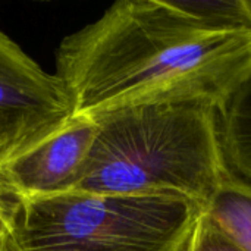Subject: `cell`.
Returning a JSON list of instances; mask_svg holds the SVG:
<instances>
[{
  "mask_svg": "<svg viewBox=\"0 0 251 251\" xmlns=\"http://www.w3.org/2000/svg\"><path fill=\"white\" fill-rule=\"evenodd\" d=\"M72 116L157 99L221 103L251 74V32L215 31L174 0H121L56 49Z\"/></svg>",
  "mask_w": 251,
  "mask_h": 251,
  "instance_id": "obj_1",
  "label": "cell"
},
{
  "mask_svg": "<svg viewBox=\"0 0 251 251\" xmlns=\"http://www.w3.org/2000/svg\"><path fill=\"white\" fill-rule=\"evenodd\" d=\"M91 119L96 137L72 191L166 193L203 207L229 172L212 100L157 99Z\"/></svg>",
  "mask_w": 251,
  "mask_h": 251,
  "instance_id": "obj_2",
  "label": "cell"
},
{
  "mask_svg": "<svg viewBox=\"0 0 251 251\" xmlns=\"http://www.w3.org/2000/svg\"><path fill=\"white\" fill-rule=\"evenodd\" d=\"M203 207L166 193L66 191L16 201L10 251H185Z\"/></svg>",
  "mask_w": 251,
  "mask_h": 251,
  "instance_id": "obj_3",
  "label": "cell"
},
{
  "mask_svg": "<svg viewBox=\"0 0 251 251\" xmlns=\"http://www.w3.org/2000/svg\"><path fill=\"white\" fill-rule=\"evenodd\" d=\"M71 118V99L59 76L0 29V159L40 141Z\"/></svg>",
  "mask_w": 251,
  "mask_h": 251,
  "instance_id": "obj_4",
  "label": "cell"
},
{
  "mask_svg": "<svg viewBox=\"0 0 251 251\" xmlns=\"http://www.w3.org/2000/svg\"><path fill=\"white\" fill-rule=\"evenodd\" d=\"M96 131L91 118L72 116L40 141L0 159V194L19 201L75 190Z\"/></svg>",
  "mask_w": 251,
  "mask_h": 251,
  "instance_id": "obj_5",
  "label": "cell"
},
{
  "mask_svg": "<svg viewBox=\"0 0 251 251\" xmlns=\"http://www.w3.org/2000/svg\"><path fill=\"white\" fill-rule=\"evenodd\" d=\"M218 128L229 172L251 185V74L218 104Z\"/></svg>",
  "mask_w": 251,
  "mask_h": 251,
  "instance_id": "obj_6",
  "label": "cell"
},
{
  "mask_svg": "<svg viewBox=\"0 0 251 251\" xmlns=\"http://www.w3.org/2000/svg\"><path fill=\"white\" fill-rule=\"evenodd\" d=\"M203 213L231 240L251 251V185L228 172L203 206Z\"/></svg>",
  "mask_w": 251,
  "mask_h": 251,
  "instance_id": "obj_7",
  "label": "cell"
},
{
  "mask_svg": "<svg viewBox=\"0 0 251 251\" xmlns=\"http://www.w3.org/2000/svg\"><path fill=\"white\" fill-rule=\"evenodd\" d=\"M175 4L201 25L215 31L251 32L247 0H174Z\"/></svg>",
  "mask_w": 251,
  "mask_h": 251,
  "instance_id": "obj_8",
  "label": "cell"
},
{
  "mask_svg": "<svg viewBox=\"0 0 251 251\" xmlns=\"http://www.w3.org/2000/svg\"><path fill=\"white\" fill-rule=\"evenodd\" d=\"M185 251H246L224 234L201 210L196 221Z\"/></svg>",
  "mask_w": 251,
  "mask_h": 251,
  "instance_id": "obj_9",
  "label": "cell"
},
{
  "mask_svg": "<svg viewBox=\"0 0 251 251\" xmlns=\"http://www.w3.org/2000/svg\"><path fill=\"white\" fill-rule=\"evenodd\" d=\"M247 7H249V12H250L251 16V0H247Z\"/></svg>",
  "mask_w": 251,
  "mask_h": 251,
  "instance_id": "obj_10",
  "label": "cell"
},
{
  "mask_svg": "<svg viewBox=\"0 0 251 251\" xmlns=\"http://www.w3.org/2000/svg\"><path fill=\"white\" fill-rule=\"evenodd\" d=\"M0 251H9L7 247H3V246H0Z\"/></svg>",
  "mask_w": 251,
  "mask_h": 251,
  "instance_id": "obj_11",
  "label": "cell"
}]
</instances>
